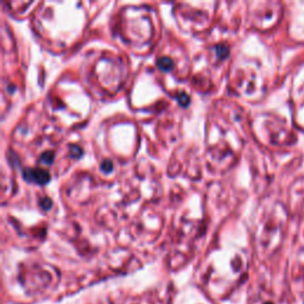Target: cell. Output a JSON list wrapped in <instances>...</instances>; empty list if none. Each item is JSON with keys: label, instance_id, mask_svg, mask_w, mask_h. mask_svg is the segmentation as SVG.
Wrapping results in <instances>:
<instances>
[{"label": "cell", "instance_id": "cell-3", "mask_svg": "<svg viewBox=\"0 0 304 304\" xmlns=\"http://www.w3.org/2000/svg\"><path fill=\"white\" fill-rule=\"evenodd\" d=\"M265 304H272V303H265Z\"/></svg>", "mask_w": 304, "mask_h": 304}, {"label": "cell", "instance_id": "cell-1", "mask_svg": "<svg viewBox=\"0 0 304 304\" xmlns=\"http://www.w3.org/2000/svg\"><path fill=\"white\" fill-rule=\"evenodd\" d=\"M25 177H27L30 182H35L38 184H45V183H48L50 180V176L48 172L44 171V170H37V169L27 170V172H25Z\"/></svg>", "mask_w": 304, "mask_h": 304}, {"label": "cell", "instance_id": "cell-2", "mask_svg": "<svg viewBox=\"0 0 304 304\" xmlns=\"http://www.w3.org/2000/svg\"><path fill=\"white\" fill-rule=\"evenodd\" d=\"M157 64H158V67L161 68L162 70L168 71V70L171 69V67H172V61L170 60V59H168V57H163V59L158 60Z\"/></svg>", "mask_w": 304, "mask_h": 304}]
</instances>
